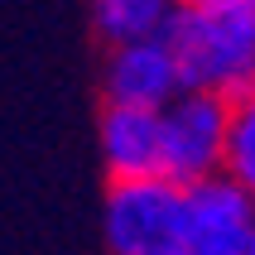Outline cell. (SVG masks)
Listing matches in <instances>:
<instances>
[{"mask_svg": "<svg viewBox=\"0 0 255 255\" xmlns=\"http://www.w3.org/2000/svg\"><path fill=\"white\" fill-rule=\"evenodd\" d=\"M169 48L188 92L236 101L255 87V5L251 0H178Z\"/></svg>", "mask_w": 255, "mask_h": 255, "instance_id": "obj_1", "label": "cell"}, {"mask_svg": "<svg viewBox=\"0 0 255 255\" xmlns=\"http://www.w3.org/2000/svg\"><path fill=\"white\" fill-rule=\"evenodd\" d=\"M227 121L231 101L212 92H178L159 111V178L193 188L222 173L227 159Z\"/></svg>", "mask_w": 255, "mask_h": 255, "instance_id": "obj_2", "label": "cell"}, {"mask_svg": "<svg viewBox=\"0 0 255 255\" xmlns=\"http://www.w3.org/2000/svg\"><path fill=\"white\" fill-rule=\"evenodd\" d=\"M101 231L111 255H183V188L169 178L111 183Z\"/></svg>", "mask_w": 255, "mask_h": 255, "instance_id": "obj_3", "label": "cell"}, {"mask_svg": "<svg viewBox=\"0 0 255 255\" xmlns=\"http://www.w3.org/2000/svg\"><path fill=\"white\" fill-rule=\"evenodd\" d=\"M255 251V193L227 173L183 188V255H251Z\"/></svg>", "mask_w": 255, "mask_h": 255, "instance_id": "obj_4", "label": "cell"}, {"mask_svg": "<svg viewBox=\"0 0 255 255\" xmlns=\"http://www.w3.org/2000/svg\"><path fill=\"white\" fill-rule=\"evenodd\" d=\"M101 92L106 106H135V111H164L178 92V63H173L169 39H140V43H116L101 68Z\"/></svg>", "mask_w": 255, "mask_h": 255, "instance_id": "obj_5", "label": "cell"}, {"mask_svg": "<svg viewBox=\"0 0 255 255\" xmlns=\"http://www.w3.org/2000/svg\"><path fill=\"white\" fill-rule=\"evenodd\" d=\"M101 164L111 183L130 178H159V111H135V106H106L97 126Z\"/></svg>", "mask_w": 255, "mask_h": 255, "instance_id": "obj_6", "label": "cell"}, {"mask_svg": "<svg viewBox=\"0 0 255 255\" xmlns=\"http://www.w3.org/2000/svg\"><path fill=\"white\" fill-rule=\"evenodd\" d=\"M178 14V0H92V24L106 43L164 39Z\"/></svg>", "mask_w": 255, "mask_h": 255, "instance_id": "obj_7", "label": "cell"}, {"mask_svg": "<svg viewBox=\"0 0 255 255\" xmlns=\"http://www.w3.org/2000/svg\"><path fill=\"white\" fill-rule=\"evenodd\" d=\"M222 173L231 183H241L246 193H255V87L231 101V121H227V159Z\"/></svg>", "mask_w": 255, "mask_h": 255, "instance_id": "obj_8", "label": "cell"}, {"mask_svg": "<svg viewBox=\"0 0 255 255\" xmlns=\"http://www.w3.org/2000/svg\"><path fill=\"white\" fill-rule=\"evenodd\" d=\"M251 5H255V0H251Z\"/></svg>", "mask_w": 255, "mask_h": 255, "instance_id": "obj_9", "label": "cell"}, {"mask_svg": "<svg viewBox=\"0 0 255 255\" xmlns=\"http://www.w3.org/2000/svg\"><path fill=\"white\" fill-rule=\"evenodd\" d=\"M251 255H255V251H251Z\"/></svg>", "mask_w": 255, "mask_h": 255, "instance_id": "obj_10", "label": "cell"}]
</instances>
